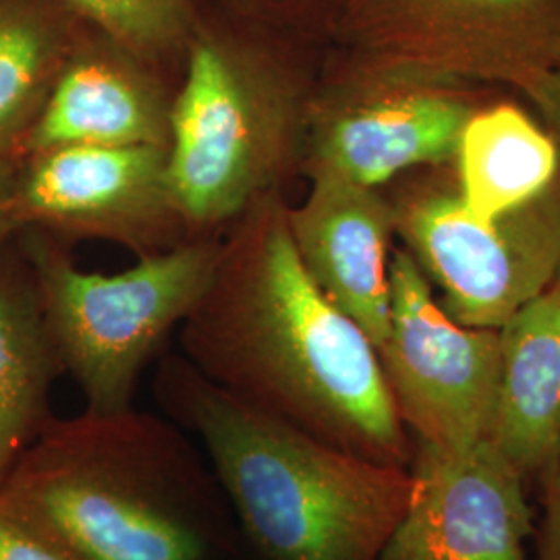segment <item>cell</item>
Listing matches in <instances>:
<instances>
[{
  "label": "cell",
  "instance_id": "obj_1",
  "mask_svg": "<svg viewBox=\"0 0 560 560\" xmlns=\"http://www.w3.org/2000/svg\"><path fill=\"white\" fill-rule=\"evenodd\" d=\"M284 191L222 233L219 261L177 330L179 353L233 397L363 459L409 467L376 345L314 284Z\"/></svg>",
  "mask_w": 560,
  "mask_h": 560
},
{
  "label": "cell",
  "instance_id": "obj_2",
  "mask_svg": "<svg viewBox=\"0 0 560 560\" xmlns=\"http://www.w3.org/2000/svg\"><path fill=\"white\" fill-rule=\"evenodd\" d=\"M0 504L67 560H252L196 442L136 407L55 418Z\"/></svg>",
  "mask_w": 560,
  "mask_h": 560
},
{
  "label": "cell",
  "instance_id": "obj_3",
  "mask_svg": "<svg viewBox=\"0 0 560 560\" xmlns=\"http://www.w3.org/2000/svg\"><path fill=\"white\" fill-rule=\"evenodd\" d=\"M200 442L254 560H381L411 499L409 467L363 459L233 397L180 353L152 381Z\"/></svg>",
  "mask_w": 560,
  "mask_h": 560
},
{
  "label": "cell",
  "instance_id": "obj_4",
  "mask_svg": "<svg viewBox=\"0 0 560 560\" xmlns=\"http://www.w3.org/2000/svg\"><path fill=\"white\" fill-rule=\"evenodd\" d=\"M326 48L203 2L175 90L168 148V175L194 237H221L254 201L301 177Z\"/></svg>",
  "mask_w": 560,
  "mask_h": 560
},
{
  "label": "cell",
  "instance_id": "obj_5",
  "mask_svg": "<svg viewBox=\"0 0 560 560\" xmlns=\"http://www.w3.org/2000/svg\"><path fill=\"white\" fill-rule=\"evenodd\" d=\"M221 240L196 237L102 275L81 270L69 245L21 229L15 243L32 270L65 374L80 386L88 411L133 407L143 372L166 353V342L212 279Z\"/></svg>",
  "mask_w": 560,
  "mask_h": 560
},
{
  "label": "cell",
  "instance_id": "obj_6",
  "mask_svg": "<svg viewBox=\"0 0 560 560\" xmlns=\"http://www.w3.org/2000/svg\"><path fill=\"white\" fill-rule=\"evenodd\" d=\"M501 88L328 46L307 108L301 177L386 187L453 164L460 131Z\"/></svg>",
  "mask_w": 560,
  "mask_h": 560
},
{
  "label": "cell",
  "instance_id": "obj_7",
  "mask_svg": "<svg viewBox=\"0 0 560 560\" xmlns=\"http://www.w3.org/2000/svg\"><path fill=\"white\" fill-rule=\"evenodd\" d=\"M382 189L400 247L463 326L499 330L557 279L560 177L538 200L494 221L467 212L453 164L405 173Z\"/></svg>",
  "mask_w": 560,
  "mask_h": 560
},
{
  "label": "cell",
  "instance_id": "obj_8",
  "mask_svg": "<svg viewBox=\"0 0 560 560\" xmlns=\"http://www.w3.org/2000/svg\"><path fill=\"white\" fill-rule=\"evenodd\" d=\"M534 101L560 60V0H340L330 44Z\"/></svg>",
  "mask_w": 560,
  "mask_h": 560
},
{
  "label": "cell",
  "instance_id": "obj_9",
  "mask_svg": "<svg viewBox=\"0 0 560 560\" xmlns=\"http://www.w3.org/2000/svg\"><path fill=\"white\" fill-rule=\"evenodd\" d=\"M378 355L395 409L413 441L463 448L490 436L501 335L453 320L400 245L390 260V318Z\"/></svg>",
  "mask_w": 560,
  "mask_h": 560
},
{
  "label": "cell",
  "instance_id": "obj_10",
  "mask_svg": "<svg viewBox=\"0 0 560 560\" xmlns=\"http://www.w3.org/2000/svg\"><path fill=\"white\" fill-rule=\"evenodd\" d=\"M13 210L69 247L81 241L119 245L138 258L196 240L168 175V150L150 145H60L18 161Z\"/></svg>",
  "mask_w": 560,
  "mask_h": 560
},
{
  "label": "cell",
  "instance_id": "obj_11",
  "mask_svg": "<svg viewBox=\"0 0 560 560\" xmlns=\"http://www.w3.org/2000/svg\"><path fill=\"white\" fill-rule=\"evenodd\" d=\"M409 474L411 499L381 560H525L527 478L494 442H416Z\"/></svg>",
  "mask_w": 560,
  "mask_h": 560
},
{
  "label": "cell",
  "instance_id": "obj_12",
  "mask_svg": "<svg viewBox=\"0 0 560 560\" xmlns=\"http://www.w3.org/2000/svg\"><path fill=\"white\" fill-rule=\"evenodd\" d=\"M177 83L83 23L20 159L60 145L171 148Z\"/></svg>",
  "mask_w": 560,
  "mask_h": 560
},
{
  "label": "cell",
  "instance_id": "obj_13",
  "mask_svg": "<svg viewBox=\"0 0 560 560\" xmlns=\"http://www.w3.org/2000/svg\"><path fill=\"white\" fill-rule=\"evenodd\" d=\"M287 210L303 270L376 349L388 335L393 208L382 187L320 175Z\"/></svg>",
  "mask_w": 560,
  "mask_h": 560
},
{
  "label": "cell",
  "instance_id": "obj_14",
  "mask_svg": "<svg viewBox=\"0 0 560 560\" xmlns=\"http://www.w3.org/2000/svg\"><path fill=\"white\" fill-rule=\"evenodd\" d=\"M499 335L501 378L488 441L525 478H538L560 444V279Z\"/></svg>",
  "mask_w": 560,
  "mask_h": 560
},
{
  "label": "cell",
  "instance_id": "obj_15",
  "mask_svg": "<svg viewBox=\"0 0 560 560\" xmlns=\"http://www.w3.org/2000/svg\"><path fill=\"white\" fill-rule=\"evenodd\" d=\"M62 374L32 270L13 241L0 258V488L57 418L50 393Z\"/></svg>",
  "mask_w": 560,
  "mask_h": 560
},
{
  "label": "cell",
  "instance_id": "obj_16",
  "mask_svg": "<svg viewBox=\"0 0 560 560\" xmlns=\"http://www.w3.org/2000/svg\"><path fill=\"white\" fill-rule=\"evenodd\" d=\"M453 168L467 212L494 221L557 183L560 150L536 113L501 92L465 122Z\"/></svg>",
  "mask_w": 560,
  "mask_h": 560
},
{
  "label": "cell",
  "instance_id": "obj_17",
  "mask_svg": "<svg viewBox=\"0 0 560 560\" xmlns=\"http://www.w3.org/2000/svg\"><path fill=\"white\" fill-rule=\"evenodd\" d=\"M83 23L62 0H0V159L20 161Z\"/></svg>",
  "mask_w": 560,
  "mask_h": 560
},
{
  "label": "cell",
  "instance_id": "obj_18",
  "mask_svg": "<svg viewBox=\"0 0 560 560\" xmlns=\"http://www.w3.org/2000/svg\"><path fill=\"white\" fill-rule=\"evenodd\" d=\"M80 20L179 83L183 60L206 0H62Z\"/></svg>",
  "mask_w": 560,
  "mask_h": 560
},
{
  "label": "cell",
  "instance_id": "obj_19",
  "mask_svg": "<svg viewBox=\"0 0 560 560\" xmlns=\"http://www.w3.org/2000/svg\"><path fill=\"white\" fill-rule=\"evenodd\" d=\"M226 13L256 21L318 46L330 44L340 0H206Z\"/></svg>",
  "mask_w": 560,
  "mask_h": 560
},
{
  "label": "cell",
  "instance_id": "obj_20",
  "mask_svg": "<svg viewBox=\"0 0 560 560\" xmlns=\"http://www.w3.org/2000/svg\"><path fill=\"white\" fill-rule=\"evenodd\" d=\"M538 478L544 494L538 560H560V444Z\"/></svg>",
  "mask_w": 560,
  "mask_h": 560
},
{
  "label": "cell",
  "instance_id": "obj_21",
  "mask_svg": "<svg viewBox=\"0 0 560 560\" xmlns=\"http://www.w3.org/2000/svg\"><path fill=\"white\" fill-rule=\"evenodd\" d=\"M0 560H67L0 504Z\"/></svg>",
  "mask_w": 560,
  "mask_h": 560
},
{
  "label": "cell",
  "instance_id": "obj_22",
  "mask_svg": "<svg viewBox=\"0 0 560 560\" xmlns=\"http://www.w3.org/2000/svg\"><path fill=\"white\" fill-rule=\"evenodd\" d=\"M18 162L0 159V258L13 245L20 224L13 210V183Z\"/></svg>",
  "mask_w": 560,
  "mask_h": 560
},
{
  "label": "cell",
  "instance_id": "obj_23",
  "mask_svg": "<svg viewBox=\"0 0 560 560\" xmlns=\"http://www.w3.org/2000/svg\"><path fill=\"white\" fill-rule=\"evenodd\" d=\"M529 104L534 106L536 117L548 129V133L557 141L560 150V60L550 78L541 85L536 98Z\"/></svg>",
  "mask_w": 560,
  "mask_h": 560
},
{
  "label": "cell",
  "instance_id": "obj_24",
  "mask_svg": "<svg viewBox=\"0 0 560 560\" xmlns=\"http://www.w3.org/2000/svg\"><path fill=\"white\" fill-rule=\"evenodd\" d=\"M557 279H560V268H559V272H557Z\"/></svg>",
  "mask_w": 560,
  "mask_h": 560
}]
</instances>
